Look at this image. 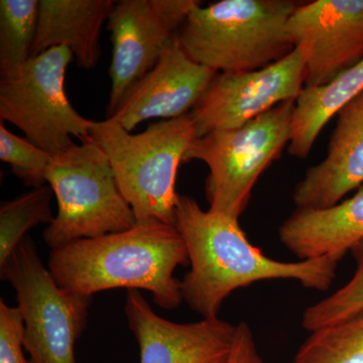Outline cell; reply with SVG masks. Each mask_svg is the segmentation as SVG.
Here are the masks:
<instances>
[{
	"mask_svg": "<svg viewBox=\"0 0 363 363\" xmlns=\"http://www.w3.org/2000/svg\"><path fill=\"white\" fill-rule=\"evenodd\" d=\"M197 0H121L107 28L111 33V87L107 117L174 42Z\"/></svg>",
	"mask_w": 363,
	"mask_h": 363,
	"instance_id": "9c48e42d",
	"label": "cell"
},
{
	"mask_svg": "<svg viewBox=\"0 0 363 363\" xmlns=\"http://www.w3.org/2000/svg\"><path fill=\"white\" fill-rule=\"evenodd\" d=\"M50 186L33 188L30 192L0 205V267L6 264L28 230L54 220Z\"/></svg>",
	"mask_w": 363,
	"mask_h": 363,
	"instance_id": "d6986e66",
	"label": "cell"
},
{
	"mask_svg": "<svg viewBox=\"0 0 363 363\" xmlns=\"http://www.w3.org/2000/svg\"><path fill=\"white\" fill-rule=\"evenodd\" d=\"M279 240L301 260L344 255L363 240V186L325 209H297L279 229Z\"/></svg>",
	"mask_w": 363,
	"mask_h": 363,
	"instance_id": "9a60e30c",
	"label": "cell"
},
{
	"mask_svg": "<svg viewBox=\"0 0 363 363\" xmlns=\"http://www.w3.org/2000/svg\"><path fill=\"white\" fill-rule=\"evenodd\" d=\"M124 313L140 363H227L236 325L216 318L175 323L155 313L138 290H128Z\"/></svg>",
	"mask_w": 363,
	"mask_h": 363,
	"instance_id": "7c38bea8",
	"label": "cell"
},
{
	"mask_svg": "<svg viewBox=\"0 0 363 363\" xmlns=\"http://www.w3.org/2000/svg\"><path fill=\"white\" fill-rule=\"evenodd\" d=\"M292 363H363V313L311 332Z\"/></svg>",
	"mask_w": 363,
	"mask_h": 363,
	"instance_id": "ffe728a7",
	"label": "cell"
},
{
	"mask_svg": "<svg viewBox=\"0 0 363 363\" xmlns=\"http://www.w3.org/2000/svg\"><path fill=\"white\" fill-rule=\"evenodd\" d=\"M216 74L191 59L176 37L156 66L130 88L107 118L131 131L149 119L169 121L186 116L194 108Z\"/></svg>",
	"mask_w": 363,
	"mask_h": 363,
	"instance_id": "4fadbf2b",
	"label": "cell"
},
{
	"mask_svg": "<svg viewBox=\"0 0 363 363\" xmlns=\"http://www.w3.org/2000/svg\"><path fill=\"white\" fill-rule=\"evenodd\" d=\"M188 250L176 226L136 224L123 233L79 240L50 253L52 278L64 290L89 296L113 289L145 290L162 309L183 302L177 267Z\"/></svg>",
	"mask_w": 363,
	"mask_h": 363,
	"instance_id": "7a4b0ae2",
	"label": "cell"
},
{
	"mask_svg": "<svg viewBox=\"0 0 363 363\" xmlns=\"http://www.w3.org/2000/svg\"><path fill=\"white\" fill-rule=\"evenodd\" d=\"M288 33L304 57L305 87L326 84L363 60V0L298 4Z\"/></svg>",
	"mask_w": 363,
	"mask_h": 363,
	"instance_id": "8fae6325",
	"label": "cell"
},
{
	"mask_svg": "<svg viewBox=\"0 0 363 363\" xmlns=\"http://www.w3.org/2000/svg\"><path fill=\"white\" fill-rule=\"evenodd\" d=\"M175 226L191 266L181 281L182 297L204 319L218 317L231 293L257 281L294 279L304 288L325 292L342 259L334 255L298 262L272 259L250 242L238 220L204 211L189 196L179 195Z\"/></svg>",
	"mask_w": 363,
	"mask_h": 363,
	"instance_id": "6da1fadb",
	"label": "cell"
},
{
	"mask_svg": "<svg viewBox=\"0 0 363 363\" xmlns=\"http://www.w3.org/2000/svg\"><path fill=\"white\" fill-rule=\"evenodd\" d=\"M298 6L288 0H221L196 6L177 40L191 59L217 73L257 71L295 50L288 23Z\"/></svg>",
	"mask_w": 363,
	"mask_h": 363,
	"instance_id": "3957f363",
	"label": "cell"
},
{
	"mask_svg": "<svg viewBox=\"0 0 363 363\" xmlns=\"http://www.w3.org/2000/svg\"><path fill=\"white\" fill-rule=\"evenodd\" d=\"M52 155L26 138L13 135L4 123L0 125V160L28 187L39 188L47 183L45 175Z\"/></svg>",
	"mask_w": 363,
	"mask_h": 363,
	"instance_id": "7402d4cb",
	"label": "cell"
},
{
	"mask_svg": "<svg viewBox=\"0 0 363 363\" xmlns=\"http://www.w3.org/2000/svg\"><path fill=\"white\" fill-rule=\"evenodd\" d=\"M350 252L357 260L352 278L335 293L308 307L303 314V327L310 333L363 313V240Z\"/></svg>",
	"mask_w": 363,
	"mask_h": 363,
	"instance_id": "44dd1931",
	"label": "cell"
},
{
	"mask_svg": "<svg viewBox=\"0 0 363 363\" xmlns=\"http://www.w3.org/2000/svg\"><path fill=\"white\" fill-rule=\"evenodd\" d=\"M45 181L58 203L54 220L43 233L52 250L136 225L108 157L91 138L52 156Z\"/></svg>",
	"mask_w": 363,
	"mask_h": 363,
	"instance_id": "5b68a950",
	"label": "cell"
},
{
	"mask_svg": "<svg viewBox=\"0 0 363 363\" xmlns=\"http://www.w3.org/2000/svg\"><path fill=\"white\" fill-rule=\"evenodd\" d=\"M114 6L112 0H40L30 59L52 48L66 47L79 66L92 70L101 57L102 28Z\"/></svg>",
	"mask_w": 363,
	"mask_h": 363,
	"instance_id": "2e32d148",
	"label": "cell"
},
{
	"mask_svg": "<svg viewBox=\"0 0 363 363\" xmlns=\"http://www.w3.org/2000/svg\"><path fill=\"white\" fill-rule=\"evenodd\" d=\"M25 322L18 306L0 300V363H30L25 353Z\"/></svg>",
	"mask_w": 363,
	"mask_h": 363,
	"instance_id": "603a6c76",
	"label": "cell"
},
{
	"mask_svg": "<svg viewBox=\"0 0 363 363\" xmlns=\"http://www.w3.org/2000/svg\"><path fill=\"white\" fill-rule=\"evenodd\" d=\"M74 56L66 47L52 48L32 58L13 78L0 80V118L13 123L40 149L57 156L89 140L94 121L72 106L65 76Z\"/></svg>",
	"mask_w": 363,
	"mask_h": 363,
	"instance_id": "ba28073f",
	"label": "cell"
},
{
	"mask_svg": "<svg viewBox=\"0 0 363 363\" xmlns=\"http://www.w3.org/2000/svg\"><path fill=\"white\" fill-rule=\"evenodd\" d=\"M0 272L16 293L30 362L77 363L75 345L87 327L93 297L62 289L30 236L23 238Z\"/></svg>",
	"mask_w": 363,
	"mask_h": 363,
	"instance_id": "52a82bcc",
	"label": "cell"
},
{
	"mask_svg": "<svg viewBox=\"0 0 363 363\" xmlns=\"http://www.w3.org/2000/svg\"><path fill=\"white\" fill-rule=\"evenodd\" d=\"M363 184V93L339 112L323 161L311 167L294 190L297 209H325Z\"/></svg>",
	"mask_w": 363,
	"mask_h": 363,
	"instance_id": "5bb4252c",
	"label": "cell"
},
{
	"mask_svg": "<svg viewBox=\"0 0 363 363\" xmlns=\"http://www.w3.org/2000/svg\"><path fill=\"white\" fill-rule=\"evenodd\" d=\"M363 93V60L324 85L304 87L295 100L289 152L307 159L324 126Z\"/></svg>",
	"mask_w": 363,
	"mask_h": 363,
	"instance_id": "e0dca14e",
	"label": "cell"
},
{
	"mask_svg": "<svg viewBox=\"0 0 363 363\" xmlns=\"http://www.w3.org/2000/svg\"><path fill=\"white\" fill-rule=\"evenodd\" d=\"M90 138L108 157L136 224L175 226L177 174L195 138L190 116L159 121L135 135L106 118L93 123Z\"/></svg>",
	"mask_w": 363,
	"mask_h": 363,
	"instance_id": "277c9868",
	"label": "cell"
},
{
	"mask_svg": "<svg viewBox=\"0 0 363 363\" xmlns=\"http://www.w3.org/2000/svg\"><path fill=\"white\" fill-rule=\"evenodd\" d=\"M295 100L234 130L195 138L184 162L201 161L209 168L205 190L210 211L240 221L252 189L264 169L290 143Z\"/></svg>",
	"mask_w": 363,
	"mask_h": 363,
	"instance_id": "8992f818",
	"label": "cell"
},
{
	"mask_svg": "<svg viewBox=\"0 0 363 363\" xmlns=\"http://www.w3.org/2000/svg\"><path fill=\"white\" fill-rule=\"evenodd\" d=\"M227 363H264L252 329L245 322L236 325L233 350Z\"/></svg>",
	"mask_w": 363,
	"mask_h": 363,
	"instance_id": "cb8c5ba5",
	"label": "cell"
},
{
	"mask_svg": "<svg viewBox=\"0 0 363 363\" xmlns=\"http://www.w3.org/2000/svg\"><path fill=\"white\" fill-rule=\"evenodd\" d=\"M40 0L0 1V80L18 75L32 57Z\"/></svg>",
	"mask_w": 363,
	"mask_h": 363,
	"instance_id": "ac0fdd59",
	"label": "cell"
},
{
	"mask_svg": "<svg viewBox=\"0 0 363 363\" xmlns=\"http://www.w3.org/2000/svg\"><path fill=\"white\" fill-rule=\"evenodd\" d=\"M305 81V60L298 49L259 70L217 73L189 112L195 138L241 128L277 105L296 100Z\"/></svg>",
	"mask_w": 363,
	"mask_h": 363,
	"instance_id": "30bf717a",
	"label": "cell"
}]
</instances>
